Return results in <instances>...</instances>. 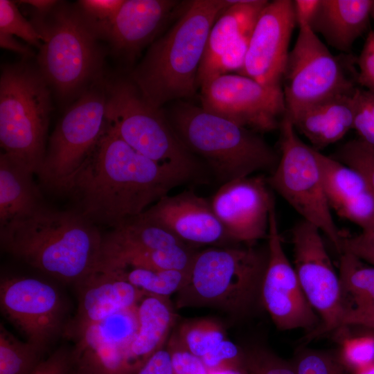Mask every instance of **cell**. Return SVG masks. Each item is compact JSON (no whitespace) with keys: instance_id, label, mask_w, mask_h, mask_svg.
I'll use <instances>...</instances> for the list:
<instances>
[{"instance_id":"30","label":"cell","mask_w":374,"mask_h":374,"mask_svg":"<svg viewBox=\"0 0 374 374\" xmlns=\"http://www.w3.org/2000/svg\"><path fill=\"white\" fill-rule=\"evenodd\" d=\"M196 251L187 244L118 255L100 261L98 269L139 267L153 270L188 271Z\"/></svg>"},{"instance_id":"11","label":"cell","mask_w":374,"mask_h":374,"mask_svg":"<svg viewBox=\"0 0 374 374\" xmlns=\"http://www.w3.org/2000/svg\"><path fill=\"white\" fill-rule=\"evenodd\" d=\"M105 105L106 93L89 90L57 125L37 173L47 188L67 191L105 131Z\"/></svg>"},{"instance_id":"47","label":"cell","mask_w":374,"mask_h":374,"mask_svg":"<svg viewBox=\"0 0 374 374\" xmlns=\"http://www.w3.org/2000/svg\"><path fill=\"white\" fill-rule=\"evenodd\" d=\"M321 0H294L293 8L296 26H311L319 10Z\"/></svg>"},{"instance_id":"36","label":"cell","mask_w":374,"mask_h":374,"mask_svg":"<svg viewBox=\"0 0 374 374\" xmlns=\"http://www.w3.org/2000/svg\"><path fill=\"white\" fill-rule=\"evenodd\" d=\"M0 33L16 35L31 45L40 48L42 39L33 24L27 21L15 4L0 0Z\"/></svg>"},{"instance_id":"5","label":"cell","mask_w":374,"mask_h":374,"mask_svg":"<svg viewBox=\"0 0 374 374\" xmlns=\"http://www.w3.org/2000/svg\"><path fill=\"white\" fill-rule=\"evenodd\" d=\"M268 251L254 245L211 247L196 251L177 292L176 309L211 307L246 312L260 296Z\"/></svg>"},{"instance_id":"13","label":"cell","mask_w":374,"mask_h":374,"mask_svg":"<svg viewBox=\"0 0 374 374\" xmlns=\"http://www.w3.org/2000/svg\"><path fill=\"white\" fill-rule=\"evenodd\" d=\"M321 231L301 220L292 230L294 269L303 291L321 318L308 337L341 328L344 313L339 274L325 247Z\"/></svg>"},{"instance_id":"9","label":"cell","mask_w":374,"mask_h":374,"mask_svg":"<svg viewBox=\"0 0 374 374\" xmlns=\"http://www.w3.org/2000/svg\"><path fill=\"white\" fill-rule=\"evenodd\" d=\"M355 57L332 55L310 27L299 28L282 80L285 115L291 118L331 96L355 91Z\"/></svg>"},{"instance_id":"20","label":"cell","mask_w":374,"mask_h":374,"mask_svg":"<svg viewBox=\"0 0 374 374\" xmlns=\"http://www.w3.org/2000/svg\"><path fill=\"white\" fill-rule=\"evenodd\" d=\"M136 329V307L112 315L73 338L74 358L99 374H125L127 353Z\"/></svg>"},{"instance_id":"22","label":"cell","mask_w":374,"mask_h":374,"mask_svg":"<svg viewBox=\"0 0 374 374\" xmlns=\"http://www.w3.org/2000/svg\"><path fill=\"white\" fill-rule=\"evenodd\" d=\"M179 1L125 0L105 35L114 49L130 59L151 42Z\"/></svg>"},{"instance_id":"37","label":"cell","mask_w":374,"mask_h":374,"mask_svg":"<svg viewBox=\"0 0 374 374\" xmlns=\"http://www.w3.org/2000/svg\"><path fill=\"white\" fill-rule=\"evenodd\" d=\"M354 129L362 141L374 145V92L357 86L353 93Z\"/></svg>"},{"instance_id":"19","label":"cell","mask_w":374,"mask_h":374,"mask_svg":"<svg viewBox=\"0 0 374 374\" xmlns=\"http://www.w3.org/2000/svg\"><path fill=\"white\" fill-rule=\"evenodd\" d=\"M77 312L64 332L75 337L88 326L116 313L134 308L147 295L114 270L98 269L75 285Z\"/></svg>"},{"instance_id":"17","label":"cell","mask_w":374,"mask_h":374,"mask_svg":"<svg viewBox=\"0 0 374 374\" xmlns=\"http://www.w3.org/2000/svg\"><path fill=\"white\" fill-rule=\"evenodd\" d=\"M296 26L292 0L269 1L254 26L244 66L238 74L282 89L292 33Z\"/></svg>"},{"instance_id":"51","label":"cell","mask_w":374,"mask_h":374,"mask_svg":"<svg viewBox=\"0 0 374 374\" xmlns=\"http://www.w3.org/2000/svg\"><path fill=\"white\" fill-rule=\"evenodd\" d=\"M68 374H99L87 364L75 359Z\"/></svg>"},{"instance_id":"31","label":"cell","mask_w":374,"mask_h":374,"mask_svg":"<svg viewBox=\"0 0 374 374\" xmlns=\"http://www.w3.org/2000/svg\"><path fill=\"white\" fill-rule=\"evenodd\" d=\"M45 350L28 342L21 341L1 324L0 374H32Z\"/></svg>"},{"instance_id":"45","label":"cell","mask_w":374,"mask_h":374,"mask_svg":"<svg viewBox=\"0 0 374 374\" xmlns=\"http://www.w3.org/2000/svg\"><path fill=\"white\" fill-rule=\"evenodd\" d=\"M73 362V349L60 348L43 359L32 374H68Z\"/></svg>"},{"instance_id":"15","label":"cell","mask_w":374,"mask_h":374,"mask_svg":"<svg viewBox=\"0 0 374 374\" xmlns=\"http://www.w3.org/2000/svg\"><path fill=\"white\" fill-rule=\"evenodd\" d=\"M0 306L5 317L44 350L64 332V307L58 291L33 278L6 277L0 283Z\"/></svg>"},{"instance_id":"46","label":"cell","mask_w":374,"mask_h":374,"mask_svg":"<svg viewBox=\"0 0 374 374\" xmlns=\"http://www.w3.org/2000/svg\"><path fill=\"white\" fill-rule=\"evenodd\" d=\"M125 374H172L170 357L166 346L154 353L139 367Z\"/></svg>"},{"instance_id":"44","label":"cell","mask_w":374,"mask_h":374,"mask_svg":"<svg viewBox=\"0 0 374 374\" xmlns=\"http://www.w3.org/2000/svg\"><path fill=\"white\" fill-rule=\"evenodd\" d=\"M356 64L357 84L374 92V30L368 33Z\"/></svg>"},{"instance_id":"33","label":"cell","mask_w":374,"mask_h":374,"mask_svg":"<svg viewBox=\"0 0 374 374\" xmlns=\"http://www.w3.org/2000/svg\"><path fill=\"white\" fill-rule=\"evenodd\" d=\"M118 271L135 287L146 294L169 297L181 287L187 271L153 270L139 267L109 269Z\"/></svg>"},{"instance_id":"21","label":"cell","mask_w":374,"mask_h":374,"mask_svg":"<svg viewBox=\"0 0 374 374\" xmlns=\"http://www.w3.org/2000/svg\"><path fill=\"white\" fill-rule=\"evenodd\" d=\"M329 206L362 231H374V195L362 175L315 149Z\"/></svg>"},{"instance_id":"28","label":"cell","mask_w":374,"mask_h":374,"mask_svg":"<svg viewBox=\"0 0 374 374\" xmlns=\"http://www.w3.org/2000/svg\"><path fill=\"white\" fill-rule=\"evenodd\" d=\"M186 244L141 215L129 219L103 237L100 260L132 252Z\"/></svg>"},{"instance_id":"43","label":"cell","mask_w":374,"mask_h":374,"mask_svg":"<svg viewBox=\"0 0 374 374\" xmlns=\"http://www.w3.org/2000/svg\"><path fill=\"white\" fill-rule=\"evenodd\" d=\"M341 252L354 255L374 267V231H362L359 234L341 235Z\"/></svg>"},{"instance_id":"29","label":"cell","mask_w":374,"mask_h":374,"mask_svg":"<svg viewBox=\"0 0 374 374\" xmlns=\"http://www.w3.org/2000/svg\"><path fill=\"white\" fill-rule=\"evenodd\" d=\"M339 278L344 313L374 308L373 266L343 252L340 254Z\"/></svg>"},{"instance_id":"24","label":"cell","mask_w":374,"mask_h":374,"mask_svg":"<svg viewBox=\"0 0 374 374\" xmlns=\"http://www.w3.org/2000/svg\"><path fill=\"white\" fill-rule=\"evenodd\" d=\"M354 92L331 96L287 117L296 132L319 151L339 141L353 129Z\"/></svg>"},{"instance_id":"40","label":"cell","mask_w":374,"mask_h":374,"mask_svg":"<svg viewBox=\"0 0 374 374\" xmlns=\"http://www.w3.org/2000/svg\"><path fill=\"white\" fill-rule=\"evenodd\" d=\"M170 357L172 374H208L202 360L188 350L172 332L166 345Z\"/></svg>"},{"instance_id":"32","label":"cell","mask_w":374,"mask_h":374,"mask_svg":"<svg viewBox=\"0 0 374 374\" xmlns=\"http://www.w3.org/2000/svg\"><path fill=\"white\" fill-rule=\"evenodd\" d=\"M173 332L180 342L200 359L226 338L222 323L211 318L186 320Z\"/></svg>"},{"instance_id":"1","label":"cell","mask_w":374,"mask_h":374,"mask_svg":"<svg viewBox=\"0 0 374 374\" xmlns=\"http://www.w3.org/2000/svg\"><path fill=\"white\" fill-rule=\"evenodd\" d=\"M188 182L180 172L134 150L107 125L66 192L83 215L113 228Z\"/></svg>"},{"instance_id":"2","label":"cell","mask_w":374,"mask_h":374,"mask_svg":"<svg viewBox=\"0 0 374 374\" xmlns=\"http://www.w3.org/2000/svg\"><path fill=\"white\" fill-rule=\"evenodd\" d=\"M103 235L78 211L44 206L0 229L1 243L13 256L75 285L96 271Z\"/></svg>"},{"instance_id":"52","label":"cell","mask_w":374,"mask_h":374,"mask_svg":"<svg viewBox=\"0 0 374 374\" xmlns=\"http://www.w3.org/2000/svg\"><path fill=\"white\" fill-rule=\"evenodd\" d=\"M208 374H249L246 362L242 366L210 371Z\"/></svg>"},{"instance_id":"38","label":"cell","mask_w":374,"mask_h":374,"mask_svg":"<svg viewBox=\"0 0 374 374\" xmlns=\"http://www.w3.org/2000/svg\"><path fill=\"white\" fill-rule=\"evenodd\" d=\"M125 0H81L80 10L98 35L105 36Z\"/></svg>"},{"instance_id":"14","label":"cell","mask_w":374,"mask_h":374,"mask_svg":"<svg viewBox=\"0 0 374 374\" xmlns=\"http://www.w3.org/2000/svg\"><path fill=\"white\" fill-rule=\"evenodd\" d=\"M267 242L268 259L260 291L262 303L280 330L303 328L311 333L319 326V319L283 249L275 202L269 213Z\"/></svg>"},{"instance_id":"49","label":"cell","mask_w":374,"mask_h":374,"mask_svg":"<svg viewBox=\"0 0 374 374\" xmlns=\"http://www.w3.org/2000/svg\"><path fill=\"white\" fill-rule=\"evenodd\" d=\"M0 46L3 48L17 52L24 56L33 55V52L29 48L18 42L13 36L2 33H0Z\"/></svg>"},{"instance_id":"35","label":"cell","mask_w":374,"mask_h":374,"mask_svg":"<svg viewBox=\"0 0 374 374\" xmlns=\"http://www.w3.org/2000/svg\"><path fill=\"white\" fill-rule=\"evenodd\" d=\"M292 366L296 374H349L350 372L340 357L312 350L301 352Z\"/></svg>"},{"instance_id":"8","label":"cell","mask_w":374,"mask_h":374,"mask_svg":"<svg viewBox=\"0 0 374 374\" xmlns=\"http://www.w3.org/2000/svg\"><path fill=\"white\" fill-rule=\"evenodd\" d=\"M42 39V76L59 96L69 97L96 74L101 60L98 34L80 10L58 7L33 19Z\"/></svg>"},{"instance_id":"25","label":"cell","mask_w":374,"mask_h":374,"mask_svg":"<svg viewBox=\"0 0 374 374\" xmlns=\"http://www.w3.org/2000/svg\"><path fill=\"white\" fill-rule=\"evenodd\" d=\"M374 0H321L310 26L328 45L348 54L368 30Z\"/></svg>"},{"instance_id":"27","label":"cell","mask_w":374,"mask_h":374,"mask_svg":"<svg viewBox=\"0 0 374 374\" xmlns=\"http://www.w3.org/2000/svg\"><path fill=\"white\" fill-rule=\"evenodd\" d=\"M33 173L0 154V229L26 217L44 205Z\"/></svg>"},{"instance_id":"18","label":"cell","mask_w":374,"mask_h":374,"mask_svg":"<svg viewBox=\"0 0 374 374\" xmlns=\"http://www.w3.org/2000/svg\"><path fill=\"white\" fill-rule=\"evenodd\" d=\"M188 244L222 247L237 244L229 237L211 199L186 190L167 195L140 214Z\"/></svg>"},{"instance_id":"34","label":"cell","mask_w":374,"mask_h":374,"mask_svg":"<svg viewBox=\"0 0 374 374\" xmlns=\"http://www.w3.org/2000/svg\"><path fill=\"white\" fill-rule=\"evenodd\" d=\"M330 157L359 172L374 195V145L359 139L346 142Z\"/></svg>"},{"instance_id":"12","label":"cell","mask_w":374,"mask_h":374,"mask_svg":"<svg viewBox=\"0 0 374 374\" xmlns=\"http://www.w3.org/2000/svg\"><path fill=\"white\" fill-rule=\"evenodd\" d=\"M202 107L258 133L279 129L285 114L282 89L241 74L216 76L201 87Z\"/></svg>"},{"instance_id":"53","label":"cell","mask_w":374,"mask_h":374,"mask_svg":"<svg viewBox=\"0 0 374 374\" xmlns=\"http://www.w3.org/2000/svg\"><path fill=\"white\" fill-rule=\"evenodd\" d=\"M353 374H374V363L353 373Z\"/></svg>"},{"instance_id":"6","label":"cell","mask_w":374,"mask_h":374,"mask_svg":"<svg viewBox=\"0 0 374 374\" xmlns=\"http://www.w3.org/2000/svg\"><path fill=\"white\" fill-rule=\"evenodd\" d=\"M105 118L107 126L140 154L172 168L191 183L209 181L204 164L181 142L161 109L148 103L132 81L108 85Z\"/></svg>"},{"instance_id":"16","label":"cell","mask_w":374,"mask_h":374,"mask_svg":"<svg viewBox=\"0 0 374 374\" xmlns=\"http://www.w3.org/2000/svg\"><path fill=\"white\" fill-rule=\"evenodd\" d=\"M211 202L235 244L252 246L267 238L269 213L275 199L267 177L251 175L220 185Z\"/></svg>"},{"instance_id":"41","label":"cell","mask_w":374,"mask_h":374,"mask_svg":"<svg viewBox=\"0 0 374 374\" xmlns=\"http://www.w3.org/2000/svg\"><path fill=\"white\" fill-rule=\"evenodd\" d=\"M242 350L227 337L217 344L201 359L209 371L234 368L245 364Z\"/></svg>"},{"instance_id":"23","label":"cell","mask_w":374,"mask_h":374,"mask_svg":"<svg viewBox=\"0 0 374 374\" xmlns=\"http://www.w3.org/2000/svg\"><path fill=\"white\" fill-rule=\"evenodd\" d=\"M267 0H231L214 22L207 40L197 75V86L213 78L215 66L226 48L251 36L256 22Z\"/></svg>"},{"instance_id":"7","label":"cell","mask_w":374,"mask_h":374,"mask_svg":"<svg viewBox=\"0 0 374 374\" xmlns=\"http://www.w3.org/2000/svg\"><path fill=\"white\" fill-rule=\"evenodd\" d=\"M51 112L47 82L24 64L3 68L0 78V144L3 153L33 174L46 154Z\"/></svg>"},{"instance_id":"10","label":"cell","mask_w":374,"mask_h":374,"mask_svg":"<svg viewBox=\"0 0 374 374\" xmlns=\"http://www.w3.org/2000/svg\"><path fill=\"white\" fill-rule=\"evenodd\" d=\"M279 130L280 159L267 181L303 220L323 232L340 254L342 233L332 215L315 149L299 137L285 114Z\"/></svg>"},{"instance_id":"4","label":"cell","mask_w":374,"mask_h":374,"mask_svg":"<svg viewBox=\"0 0 374 374\" xmlns=\"http://www.w3.org/2000/svg\"><path fill=\"white\" fill-rule=\"evenodd\" d=\"M186 148L222 185L258 172L271 175L280 154L259 133L189 103L166 116Z\"/></svg>"},{"instance_id":"42","label":"cell","mask_w":374,"mask_h":374,"mask_svg":"<svg viewBox=\"0 0 374 374\" xmlns=\"http://www.w3.org/2000/svg\"><path fill=\"white\" fill-rule=\"evenodd\" d=\"M246 366L249 374H296L292 364L263 350L247 354Z\"/></svg>"},{"instance_id":"39","label":"cell","mask_w":374,"mask_h":374,"mask_svg":"<svg viewBox=\"0 0 374 374\" xmlns=\"http://www.w3.org/2000/svg\"><path fill=\"white\" fill-rule=\"evenodd\" d=\"M340 359L353 373L374 363V336L348 337L342 343Z\"/></svg>"},{"instance_id":"3","label":"cell","mask_w":374,"mask_h":374,"mask_svg":"<svg viewBox=\"0 0 374 374\" xmlns=\"http://www.w3.org/2000/svg\"><path fill=\"white\" fill-rule=\"evenodd\" d=\"M231 0H193L171 28L149 48L132 75L144 98L161 109L192 97L210 30Z\"/></svg>"},{"instance_id":"54","label":"cell","mask_w":374,"mask_h":374,"mask_svg":"<svg viewBox=\"0 0 374 374\" xmlns=\"http://www.w3.org/2000/svg\"><path fill=\"white\" fill-rule=\"evenodd\" d=\"M371 17L374 19V2H373V8H372V11H371Z\"/></svg>"},{"instance_id":"26","label":"cell","mask_w":374,"mask_h":374,"mask_svg":"<svg viewBox=\"0 0 374 374\" xmlns=\"http://www.w3.org/2000/svg\"><path fill=\"white\" fill-rule=\"evenodd\" d=\"M169 297L145 295L136 306L137 329L127 353V371L166 346L177 314Z\"/></svg>"},{"instance_id":"48","label":"cell","mask_w":374,"mask_h":374,"mask_svg":"<svg viewBox=\"0 0 374 374\" xmlns=\"http://www.w3.org/2000/svg\"><path fill=\"white\" fill-rule=\"evenodd\" d=\"M349 326H362L374 330V308L345 312L341 320V327Z\"/></svg>"},{"instance_id":"50","label":"cell","mask_w":374,"mask_h":374,"mask_svg":"<svg viewBox=\"0 0 374 374\" xmlns=\"http://www.w3.org/2000/svg\"><path fill=\"white\" fill-rule=\"evenodd\" d=\"M19 2L32 6L38 15H44L50 12L58 4L57 1L53 0H26Z\"/></svg>"}]
</instances>
